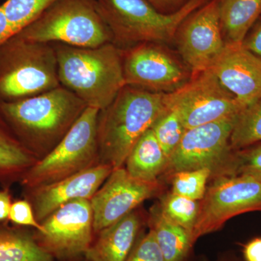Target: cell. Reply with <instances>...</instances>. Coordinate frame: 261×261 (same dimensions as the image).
I'll return each instance as SVG.
<instances>
[{
	"label": "cell",
	"mask_w": 261,
	"mask_h": 261,
	"mask_svg": "<svg viewBox=\"0 0 261 261\" xmlns=\"http://www.w3.org/2000/svg\"><path fill=\"white\" fill-rule=\"evenodd\" d=\"M165 106L176 111L186 129L238 116L244 109L213 70L192 75L179 88L163 94Z\"/></svg>",
	"instance_id": "7"
},
{
	"label": "cell",
	"mask_w": 261,
	"mask_h": 261,
	"mask_svg": "<svg viewBox=\"0 0 261 261\" xmlns=\"http://www.w3.org/2000/svg\"><path fill=\"white\" fill-rule=\"evenodd\" d=\"M244 108L261 97V58L243 44H226L211 68Z\"/></svg>",
	"instance_id": "16"
},
{
	"label": "cell",
	"mask_w": 261,
	"mask_h": 261,
	"mask_svg": "<svg viewBox=\"0 0 261 261\" xmlns=\"http://www.w3.org/2000/svg\"><path fill=\"white\" fill-rule=\"evenodd\" d=\"M208 1L187 0L176 11L164 13L148 0H95L113 39L122 44L169 42L184 20Z\"/></svg>",
	"instance_id": "5"
},
{
	"label": "cell",
	"mask_w": 261,
	"mask_h": 261,
	"mask_svg": "<svg viewBox=\"0 0 261 261\" xmlns=\"http://www.w3.org/2000/svg\"><path fill=\"white\" fill-rule=\"evenodd\" d=\"M20 39L22 58L2 75L0 92L7 97H20L60 87L56 50L49 44Z\"/></svg>",
	"instance_id": "13"
},
{
	"label": "cell",
	"mask_w": 261,
	"mask_h": 261,
	"mask_svg": "<svg viewBox=\"0 0 261 261\" xmlns=\"http://www.w3.org/2000/svg\"><path fill=\"white\" fill-rule=\"evenodd\" d=\"M87 106L64 87L15 102L5 103L3 111L28 136L32 152L42 159L64 137Z\"/></svg>",
	"instance_id": "3"
},
{
	"label": "cell",
	"mask_w": 261,
	"mask_h": 261,
	"mask_svg": "<svg viewBox=\"0 0 261 261\" xmlns=\"http://www.w3.org/2000/svg\"><path fill=\"white\" fill-rule=\"evenodd\" d=\"M237 117L187 129L168 159L165 171L170 174L209 168L219 174L232 156L230 137Z\"/></svg>",
	"instance_id": "10"
},
{
	"label": "cell",
	"mask_w": 261,
	"mask_h": 261,
	"mask_svg": "<svg viewBox=\"0 0 261 261\" xmlns=\"http://www.w3.org/2000/svg\"><path fill=\"white\" fill-rule=\"evenodd\" d=\"M212 174V171L209 168L173 173L172 192L192 200H202L207 190V181Z\"/></svg>",
	"instance_id": "27"
},
{
	"label": "cell",
	"mask_w": 261,
	"mask_h": 261,
	"mask_svg": "<svg viewBox=\"0 0 261 261\" xmlns=\"http://www.w3.org/2000/svg\"><path fill=\"white\" fill-rule=\"evenodd\" d=\"M220 20L226 44H243L261 14V0H219Z\"/></svg>",
	"instance_id": "20"
},
{
	"label": "cell",
	"mask_w": 261,
	"mask_h": 261,
	"mask_svg": "<svg viewBox=\"0 0 261 261\" xmlns=\"http://www.w3.org/2000/svg\"><path fill=\"white\" fill-rule=\"evenodd\" d=\"M261 142V97L244 108L237 117L230 146L232 150L245 149Z\"/></svg>",
	"instance_id": "22"
},
{
	"label": "cell",
	"mask_w": 261,
	"mask_h": 261,
	"mask_svg": "<svg viewBox=\"0 0 261 261\" xmlns=\"http://www.w3.org/2000/svg\"><path fill=\"white\" fill-rule=\"evenodd\" d=\"M140 216L132 211L97 233L84 254L87 261H126L138 241Z\"/></svg>",
	"instance_id": "17"
},
{
	"label": "cell",
	"mask_w": 261,
	"mask_h": 261,
	"mask_svg": "<svg viewBox=\"0 0 261 261\" xmlns=\"http://www.w3.org/2000/svg\"><path fill=\"white\" fill-rule=\"evenodd\" d=\"M244 46L261 58V22L250 34H247L243 43Z\"/></svg>",
	"instance_id": "31"
},
{
	"label": "cell",
	"mask_w": 261,
	"mask_h": 261,
	"mask_svg": "<svg viewBox=\"0 0 261 261\" xmlns=\"http://www.w3.org/2000/svg\"><path fill=\"white\" fill-rule=\"evenodd\" d=\"M38 160L28 149L0 132V176L20 174L22 177Z\"/></svg>",
	"instance_id": "23"
},
{
	"label": "cell",
	"mask_w": 261,
	"mask_h": 261,
	"mask_svg": "<svg viewBox=\"0 0 261 261\" xmlns=\"http://www.w3.org/2000/svg\"><path fill=\"white\" fill-rule=\"evenodd\" d=\"M8 219L19 226H30L36 231H42L41 223L36 219L32 206L29 200L15 201L10 206Z\"/></svg>",
	"instance_id": "30"
},
{
	"label": "cell",
	"mask_w": 261,
	"mask_h": 261,
	"mask_svg": "<svg viewBox=\"0 0 261 261\" xmlns=\"http://www.w3.org/2000/svg\"><path fill=\"white\" fill-rule=\"evenodd\" d=\"M100 111L87 107L49 153L22 176V184L29 189L61 181L99 164L98 118Z\"/></svg>",
	"instance_id": "6"
},
{
	"label": "cell",
	"mask_w": 261,
	"mask_h": 261,
	"mask_svg": "<svg viewBox=\"0 0 261 261\" xmlns=\"http://www.w3.org/2000/svg\"><path fill=\"white\" fill-rule=\"evenodd\" d=\"M126 261H165L152 230L139 239Z\"/></svg>",
	"instance_id": "29"
},
{
	"label": "cell",
	"mask_w": 261,
	"mask_h": 261,
	"mask_svg": "<svg viewBox=\"0 0 261 261\" xmlns=\"http://www.w3.org/2000/svg\"><path fill=\"white\" fill-rule=\"evenodd\" d=\"M159 181H145L130 176L123 167L113 169L90 199L94 232L111 226L134 211L159 191Z\"/></svg>",
	"instance_id": "12"
},
{
	"label": "cell",
	"mask_w": 261,
	"mask_h": 261,
	"mask_svg": "<svg viewBox=\"0 0 261 261\" xmlns=\"http://www.w3.org/2000/svg\"><path fill=\"white\" fill-rule=\"evenodd\" d=\"M57 1L58 0H6L2 6L17 34Z\"/></svg>",
	"instance_id": "25"
},
{
	"label": "cell",
	"mask_w": 261,
	"mask_h": 261,
	"mask_svg": "<svg viewBox=\"0 0 261 261\" xmlns=\"http://www.w3.org/2000/svg\"><path fill=\"white\" fill-rule=\"evenodd\" d=\"M156 9L166 13L168 10L179 9L187 1L186 0H148Z\"/></svg>",
	"instance_id": "34"
},
{
	"label": "cell",
	"mask_w": 261,
	"mask_h": 261,
	"mask_svg": "<svg viewBox=\"0 0 261 261\" xmlns=\"http://www.w3.org/2000/svg\"><path fill=\"white\" fill-rule=\"evenodd\" d=\"M75 261H87V260H86L85 258H84V259H82V260H81V259H79V260H75Z\"/></svg>",
	"instance_id": "36"
},
{
	"label": "cell",
	"mask_w": 261,
	"mask_h": 261,
	"mask_svg": "<svg viewBox=\"0 0 261 261\" xmlns=\"http://www.w3.org/2000/svg\"><path fill=\"white\" fill-rule=\"evenodd\" d=\"M16 35L9 20L5 15L3 6H0V46Z\"/></svg>",
	"instance_id": "33"
},
{
	"label": "cell",
	"mask_w": 261,
	"mask_h": 261,
	"mask_svg": "<svg viewBox=\"0 0 261 261\" xmlns=\"http://www.w3.org/2000/svg\"><path fill=\"white\" fill-rule=\"evenodd\" d=\"M126 86L159 93H169L181 87L187 79L185 68L163 48L152 44L132 48L123 59Z\"/></svg>",
	"instance_id": "14"
},
{
	"label": "cell",
	"mask_w": 261,
	"mask_h": 261,
	"mask_svg": "<svg viewBox=\"0 0 261 261\" xmlns=\"http://www.w3.org/2000/svg\"><path fill=\"white\" fill-rule=\"evenodd\" d=\"M15 36L28 42H56L83 48L99 47L113 40L95 0H58Z\"/></svg>",
	"instance_id": "4"
},
{
	"label": "cell",
	"mask_w": 261,
	"mask_h": 261,
	"mask_svg": "<svg viewBox=\"0 0 261 261\" xmlns=\"http://www.w3.org/2000/svg\"><path fill=\"white\" fill-rule=\"evenodd\" d=\"M175 38L180 56L191 70L192 75L211 69L226 47L219 0H209L189 15Z\"/></svg>",
	"instance_id": "11"
},
{
	"label": "cell",
	"mask_w": 261,
	"mask_h": 261,
	"mask_svg": "<svg viewBox=\"0 0 261 261\" xmlns=\"http://www.w3.org/2000/svg\"><path fill=\"white\" fill-rule=\"evenodd\" d=\"M113 170L110 165L99 163L61 181L29 189V202L32 206L36 219L42 223L68 202L80 199L90 200Z\"/></svg>",
	"instance_id": "15"
},
{
	"label": "cell",
	"mask_w": 261,
	"mask_h": 261,
	"mask_svg": "<svg viewBox=\"0 0 261 261\" xmlns=\"http://www.w3.org/2000/svg\"><path fill=\"white\" fill-rule=\"evenodd\" d=\"M149 226L165 261L186 260L195 243L190 231L166 217L159 205L151 210Z\"/></svg>",
	"instance_id": "19"
},
{
	"label": "cell",
	"mask_w": 261,
	"mask_h": 261,
	"mask_svg": "<svg viewBox=\"0 0 261 261\" xmlns=\"http://www.w3.org/2000/svg\"><path fill=\"white\" fill-rule=\"evenodd\" d=\"M11 204V197L9 192L6 190L0 191V221L8 219Z\"/></svg>",
	"instance_id": "35"
},
{
	"label": "cell",
	"mask_w": 261,
	"mask_h": 261,
	"mask_svg": "<svg viewBox=\"0 0 261 261\" xmlns=\"http://www.w3.org/2000/svg\"><path fill=\"white\" fill-rule=\"evenodd\" d=\"M245 261H261V238L253 239L244 246Z\"/></svg>",
	"instance_id": "32"
},
{
	"label": "cell",
	"mask_w": 261,
	"mask_h": 261,
	"mask_svg": "<svg viewBox=\"0 0 261 261\" xmlns=\"http://www.w3.org/2000/svg\"><path fill=\"white\" fill-rule=\"evenodd\" d=\"M60 83L87 107L102 111L126 85L121 53L112 43L94 48H56Z\"/></svg>",
	"instance_id": "2"
},
{
	"label": "cell",
	"mask_w": 261,
	"mask_h": 261,
	"mask_svg": "<svg viewBox=\"0 0 261 261\" xmlns=\"http://www.w3.org/2000/svg\"><path fill=\"white\" fill-rule=\"evenodd\" d=\"M42 231L34 238L44 251L61 261H75L84 256L93 242V212L90 200L68 202L41 223Z\"/></svg>",
	"instance_id": "8"
},
{
	"label": "cell",
	"mask_w": 261,
	"mask_h": 261,
	"mask_svg": "<svg viewBox=\"0 0 261 261\" xmlns=\"http://www.w3.org/2000/svg\"><path fill=\"white\" fill-rule=\"evenodd\" d=\"M53 257L38 245L32 233L0 227V261H53Z\"/></svg>",
	"instance_id": "21"
},
{
	"label": "cell",
	"mask_w": 261,
	"mask_h": 261,
	"mask_svg": "<svg viewBox=\"0 0 261 261\" xmlns=\"http://www.w3.org/2000/svg\"><path fill=\"white\" fill-rule=\"evenodd\" d=\"M261 211V182L247 176H217L200 200L194 241L219 229L238 215Z\"/></svg>",
	"instance_id": "9"
},
{
	"label": "cell",
	"mask_w": 261,
	"mask_h": 261,
	"mask_svg": "<svg viewBox=\"0 0 261 261\" xmlns=\"http://www.w3.org/2000/svg\"><path fill=\"white\" fill-rule=\"evenodd\" d=\"M163 94L125 86L99 112V163L110 165L113 169L124 166L136 142L166 111Z\"/></svg>",
	"instance_id": "1"
},
{
	"label": "cell",
	"mask_w": 261,
	"mask_h": 261,
	"mask_svg": "<svg viewBox=\"0 0 261 261\" xmlns=\"http://www.w3.org/2000/svg\"><path fill=\"white\" fill-rule=\"evenodd\" d=\"M220 175L250 176L261 182V145L233 154Z\"/></svg>",
	"instance_id": "28"
},
{
	"label": "cell",
	"mask_w": 261,
	"mask_h": 261,
	"mask_svg": "<svg viewBox=\"0 0 261 261\" xmlns=\"http://www.w3.org/2000/svg\"><path fill=\"white\" fill-rule=\"evenodd\" d=\"M151 129L168 159L187 130L176 111L167 108L154 122Z\"/></svg>",
	"instance_id": "26"
},
{
	"label": "cell",
	"mask_w": 261,
	"mask_h": 261,
	"mask_svg": "<svg viewBox=\"0 0 261 261\" xmlns=\"http://www.w3.org/2000/svg\"><path fill=\"white\" fill-rule=\"evenodd\" d=\"M167 163V156L149 128L136 142L124 166L132 177L145 181H157Z\"/></svg>",
	"instance_id": "18"
},
{
	"label": "cell",
	"mask_w": 261,
	"mask_h": 261,
	"mask_svg": "<svg viewBox=\"0 0 261 261\" xmlns=\"http://www.w3.org/2000/svg\"><path fill=\"white\" fill-rule=\"evenodd\" d=\"M159 207L166 217L192 233L197 224L200 211V201L194 200L176 194L163 197Z\"/></svg>",
	"instance_id": "24"
}]
</instances>
